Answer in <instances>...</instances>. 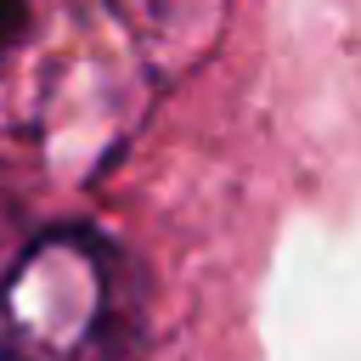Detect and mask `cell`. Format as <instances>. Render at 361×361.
<instances>
[{
  "mask_svg": "<svg viewBox=\"0 0 361 361\" xmlns=\"http://www.w3.org/2000/svg\"><path fill=\"white\" fill-rule=\"evenodd\" d=\"M17 23H23V0H0V39H6Z\"/></svg>",
  "mask_w": 361,
  "mask_h": 361,
  "instance_id": "7a4b0ae2",
  "label": "cell"
},
{
  "mask_svg": "<svg viewBox=\"0 0 361 361\" xmlns=\"http://www.w3.org/2000/svg\"><path fill=\"white\" fill-rule=\"evenodd\" d=\"M113 271L102 237L45 231L0 288V361H85L107 327Z\"/></svg>",
  "mask_w": 361,
  "mask_h": 361,
  "instance_id": "6da1fadb",
  "label": "cell"
}]
</instances>
